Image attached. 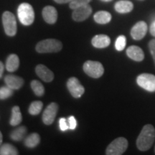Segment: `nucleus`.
Listing matches in <instances>:
<instances>
[{"label": "nucleus", "instance_id": "1", "mask_svg": "<svg viewBox=\"0 0 155 155\" xmlns=\"http://www.w3.org/2000/svg\"><path fill=\"white\" fill-rule=\"evenodd\" d=\"M155 139V129L152 125L147 124L141 129L137 139V147L140 151L150 150Z\"/></svg>", "mask_w": 155, "mask_h": 155}, {"label": "nucleus", "instance_id": "2", "mask_svg": "<svg viewBox=\"0 0 155 155\" xmlns=\"http://www.w3.org/2000/svg\"><path fill=\"white\" fill-rule=\"evenodd\" d=\"M63 45L55 39H47L38 42L36 45L37 52L40 53H57L61 51Z\"/></svg>", "mask_w": 155, "mask_h": 155}, {"label": "nucleus", "instance_id": "3", "mask_svg": "<svg viewBox=\"0 0 155 155\" xmlns=\"http://www.w3.org/2000/svg\"><path fill=\"white\" fill-rule=\"evenodd\" d=\"M18 18L23 25L29 26L32 25L35 19L34 9L30 4L22 3L19 6L17 9Z\"/></svg>", "mask_w": 155, "mask_h": 155}, {"label": "nucleus", "instance_id": "4", "mask_svg": "<svg viewBox=\"0 0 155 155\" xmlns=\"http://www.w3.org/2000/svg\"><path fill=\"white\" fill-rule=\"evenodd\" d=\"M128 147V141L124 137H119L112 141L106 150L107 155H121Z\"/></svg>", "mask_w": 155, "mask_h": 155}, {"label": "nucleus", "instance_id": "5", "mask_svg": "<svg viewBox=\"0 0 155 155\" xmlns=\"http://www.w3.org/2000/svg\"><path fill=\"white\" fill-rule=\"evenodd\" d=\"M83 71L88 76L98 78L101 77L104 73L103 65L98 61H88L83 64Z\"/></svg>", "mask_w": 155, "mask_h": 155}, {"label": "nucleus", "instance_id": "6", "mask_svg": "<svg viewBox=\"0 0 155 155\" xmlns=\"http://www.w3.org/2000/svg\"><path fill=\"white\" fill-rule=\"evenodd\" d=\"M2 23L5 33L13 37L17 33V22L15 15L10 12L6 11L2 15Z\"/></svg>", "mask_w": 155, "mask_h": 155}, {"label": "nucleus", "instance_id": "7", "mask_svg": "<svg viewBox=\"0 0 155 155\" xmlns=\"http://www.w3.org/2000/svg\"><path fill=\"white\" fill-rule=\"evenodd\" d=\"M137 83L141 88L147 91H155V75H154L142 73L137 77Z\"/></svg>", "mask_w": 155, "mask_h": 155}, {"label": "nucleus", "instance_id": "8", "mask_svg": "<svg viewBox=\"0 0 155 155\" xmlns=\"http://www.w3.org/2000/svg\"><path fill=\"white\" fill-rule=\"evenodd\" d=\"M67 87L69 92L74 98H80L85 92L84 87L75 77H71L68 79L67 82Z\"/></svg>", "mask_w": 155, "mask_h": 155}, {"label": "nucleus", "instance_id": "9", "mask_svg": "<svg viewBox=\"0 0 155 155\" xmlns=\"http://www.w3.org/2000/svg\"><path fill=\"white\" fill-rule=\"evenodd\" d=\"M58 111V105L56 103H51L47 106L42 114V121L45 124L50 125L53 123Z\"/></svg>", "mask_w": 155, "mask_h": 155}, {"label": "nucleus", "instance_id": "10", "mask_svg": "<svg viewBox=\"0 0 155 155\" xmlns=\"http://www.w3.org/2000/svg\"><path fill=\"white\" fill-rule=\"evenodd\" d=\"M91 7L89 5H87L73 9L72 17L76 22H82V21L86 20L87 18H88V17L91 15Z\"/></svg>", "mask_w": 155, "mask_h": 155}, {"label": "nucleus", "instance_id": "11", "mask_svg": "<svg viewBox=\"0 0 155 155\" xmlns=\"http://www.w3.org/2000/svg\"><path fill=\"white\" fill-rule=\"evenodd\" d=\"M148 27L144 21H140L134 25L131 30V35L134 40H140L146 35Z\"/></svg>", "mask_w": 155, "mask_h": 155}, {"label": "nucleus", "instance_id": "12", "mask_svg": "<svg viewBox=\"0 0 155 155\" xmlns=\"http://www.w3.org/2000/svg\"><path fill=\"white\" fill-rule=\"evenodd\" d=\"M35 72L36 74L38 75V77H40L45 82H51L54 78L53 73L44 65H37Z\"/></svg>", "mask_w": 155, "mask_h": 155}, {"label": "nucleus", "instance_id": "13", "mask_svg": "<svg viewBox=\"0 0 155 155\" xmlns=\"http://www.w3.org/2000/svg\"><path fill=\"white\" fill-rule=\"evenodd\" d=\"M44 20L48 24H54L58 19V12L53 6H47L42 10Z\"/></svg>", "mask_w": 155, "mask_h": 155}, {"label": "nucleus", "instance_id": "14", "mask_svg": "<svg viewBox=\"0 0 155 155\" xmlns=\"http://www.w3.org/2000/svg\"><path fill=\"white\" fill-rule=\"evenodd\" d=\"M6 85L13 90H18L24 84V80L22 78L14 75H7L5 78Z\"/></svg>", "mask_w": 155, "mask_h": 155}, {"label": "nucleus", "instance_id": "15", "mask_svg": "<svg viewBox=\"0 0 155 155\" xmlns=\"http://www.w3.org/2000/svg\"><path fill=\"white\" fill-rule=\"evenodd\" d=\"M127 55L129 58L134 61L140 62L144 58V53L141 48L138 46L132 45L127 48Z\"/></svg>", "mask_w": 155, "mask_h": 155}, {"label": "nucleus", "instance_id": "16", "mask_svg": "<svg viewBox=\"0 0 155 155\" xmlns=\"http://www.w3.org/2000/svg\"><path fill=\"white\" fill-rule=\"evenodd\" d=\"M93 46L96 48H107L111 43L110 38L106 35H98L94 36L91 40Z\"/></svg>", "mask_w": 155, "mask_h": 155}, {"label": "nucleus", "instance_id": "17", "mask_svg": "<svg viewBox=\"0 0 155 155\" xmlns=\"http://www.w3.org/2000/svg\"><path fill=\"white\" fill-rule=\"evenodd\" d=\"M114 8L117 12L121 13V14H126V13H129L133 10L134 5L130 1L121 0L115 4Z\"/></svg>", "mask_w": 155, "mask_h": 155}, {"label": "nucleus", "instance_id": "18", "mask_svg": "<svg viewBox=\"0 0 155 155\" xmlns=\"http://www.w3.org/2000/svg\"><path fill=\"white\" fill-rule=\"evenodd\" d=\"M19 65V59L16 54H11L6 61V68L9 72L17 71Z\"/></svg>", "mask_w": 155, "mask_h": 155}, {"label": "nucleus", "instance_id": "19", "mask_svg": "<svg viewBox=\"0 0 155 155\" xmlns=\"http://www.w3.org/2000/svg\"><path fill=\"white\" fill-rule=\"evenodd\" d=\"M94 18L98 24L105 25L111 20V15L106 11H99L94 15Z\"/></svg>", "mask_w": 155, "mask_h": 155}, {"label": "nucleus", "instance_id": "20", "mask_svg": "<svg viewBox=\"0 0 155 155\" xmlns=\"http://www.w3.org/2000/svg\"><path fill=\"white\" fill-rule=\"evenodd\" d=\"M22 121V116L21 114L19 107L17 106H15L12 108V116L10 119V124L13 127L17 126L21 123Z\"/></svg>", "mask_w": 155, "mask_h": 155}, {"label": "nucleus", "instance_id": "21", "mask_svg": "<svg viewBox=\"0 0 155 155\" xmlns=\"http://www.w3.org/2000/svg\"><path fill=\"white\" fill-rule=\"evenodd\" d=\"M40 141V137L38 134L32 133L25 139V145L29 148H34L38 146Z\"/></svg>", "mask_w": 155, "mask_h": 155}, {"label": "nucleus", "instance_id": "22", "mask_svg": "<svg viewBox=\"0 0 155 155\" xmlns=\"http://www.w3.org/2000/svg\"><path fill=\"white\" fill-rule=\"evenodd\" d=\"M27 133V128L24 127V126H22V127H19L17 128L16 129H15L14 131H12L10 137L11 139H13L14 141H21L22 139L24 138L25 136L26 135Z\"/></svg>", "mask_w": 155, "mask_h": 155}, {"label": "nucleus", "instance_id": "23", "mask_svg": "<svg viewBox=\"0 0 155 155\" xmlns=\"http://www.w3.org/2000/svg\"><path fill=\"white\" fill-rule=\"evenodd\" d=\"M18 154L16 147L10 144H5L0 147V155H17Z\"/></svg>", "mask_w": 155, "mask_h": 155}, {"label": "nucleus", "instance_id": "24", "mask_svg": "<svg viewBox=\"0 0 155 155\" xmlns=\"http://www.w3.org/2000/svg\"><path fill=\"white\" fill-rule=\"evenodd\" d=\"M31 88L35 93V94L38 96H42L45 94V88L40 81L34 80L30 83Z\"/></svg>", "mask_w": 155, "mask_h": 155}, {"label": "nucleus", "instance_id": "25", "mask_svg": "<svg viewBox=\"0 0 155 155\" xmlns=\"http://www.w3.org/2000/svg\"><path fill=\"white\" fill-rule=\"evenodd\" d=\"M42 106H43V104L42 101H35L30 104L29 107V113L31 115H38L42 111Z\"/></svg>", "mask_w": 155, "mask_h": 155}, {"label": "nucleus", "instance_id": "26", "mask_svg": "<svg viewBox=\"0 0 155 155\" xmlns=\"http://www.w3.org/2000/svg\"><path fill=\"white\" fill-rule=\"evenodd\" d=\"M13 94V89L8 86H3L0 88V99H7Z\"/></svg>", "mask_w": 155, "mask_h": 155}, {"label": "nucleus", "instance_id": "27", "mask_svg": "<svg viewBox=\"0 0 155 155\" xmlns=\"http://www.w3.org/2000/svg\"><path fill=\"white\" fill-rule=\"evenodd\" d=\"M127 45V39L124 35H120L116 39L115 42V48L118 51H121L124 49Z\"/></svg>", "mask_w": 155, "mask_h": 155}, {"label": "nucleus", "instance_id": "28", "mask_svg": "<svg viewBox=\"0 0 155 155\" xmlns=\"http://www.w3.org/2000/svg\"><path fill=\"white\" fill-rule=\"evenodd\" d=\"M91 1V0H73L70 2V8L75 9L80 7H82V6L89 5Z\"/></svg>", "mask_w": 155, "mask_h": 155}, {"label": "nucleus", "instance_id": "29", "mask_svg": "<svg viewBox=\"0 0 155 155\" xmlns=\"http://www.w3.org/2000/svg\"><path fill=\"white\" fill-rule=\"evenodd\" d=\"M59 126L61 130L63 131H66L69 129L68 124L67 120L65 119V118H61V119L59 120Z\"/></svg>", "mask_w": 155, "mask_h": 155}, {"label": "nucleus", "instance_id": "30", "mask_svg": "<svg viewBox=\"0 0 155 155\" xmlns=\"http://www.w3.org/2000/svg\"><path fill=\"white\" fill-rule=\"evenodd\" d=\"M68 127L70 129L73 130L77 127V121L75 120L74 116H70L68 119Z\"/></svg>", "mask_w": 155, "mask_h": 155}, {"label": "nucleus", "instance_id": "31", "mask_svg": "<svg viewBox=\"0 0 155 155\" xmlns=\"http://www.w3.org/2000/svg\"><path fill=\"white\" fill-rule=\"evenodd\" d=\"M149 48H150L151 55L152 56L154 63L155 64V39H153L149 42Z\"/></svg>", "mask_w": 155, "mask_h": 155}, {"label": "nucleus", "instance_id": "32", "mask_svg": "<svg viewBox=\"0 0 155 155\" xmlns=\"http://www.w3.org/2000/svg\"><path fill=\"white\" fill-rule=\"evenodd\" d=\"M150 33L152 36L155 37V20H154L150 26Z\"/></svg>", "mask_w": 155, "mask_h": 155}, {"label": "nucleus", "instance_id": "33", "mask_svg": "<svg viewBox=\"0 0 155 155\" xmlns=\"http://www.w3.org/2000/svg\"><path fill=\"white\" fill-rule=\"evenodd\" d=\"M55 2H57L58 4H65V3H70L71 1L73 0H54Z\"/></svg>", "mask_w": 155, "mask_h": 155}, {"label": "nucleus", "instance_id": "34", "mask_svg": "<svg viewBox=\"0 0 155 155\" xmlns=\"http://www.w3.org/2000/svg\"><path fill=\"white\" fill-rule=\"evenodd\" d=\"M4 69H5V67H4L3 63L0 61V78H1L2 76V75H3Z\"/></svg>", "mask_w": 155, "mask_h": 155}, {"label": "nucleus", "instance_id": "35", "mask_svg": "<svg viewBox=\"0 0 155 155\" xmlns=\"http://www.w3.org/2000/svg\"><path fill=\"white\" fill-rule=\"evenodd\" d=\"M2 143V134L1 131H0V145Z\"/></svg>", "mask_w": 155, "mask_h": 155}, {"label": "nucleus", "instance_id": "36", "mask_svg": "<svg viewBox=\"0 0 155 155\" xmlns=\"http://www.w3.org/2000/svg\"><path fill=\"white\" fill-rule=\"evenodd\" d=\"M103 2H111L112 0H101Z\"/></svg>", "mask_w": 155, "mask_h": 155}, {"label": "nucleus", "instance_id": "37", "mask_svg": "<svg viewBox=\"0 0 155 155\" xmlns=\"http://www.w3.org/2000/svg\"><path fill=\"white\" fill-rule=\"evenodd\" d=\"M154 151H155V149H154Z\"/></svg>", "mask_w": 155, "mask_h": 155}]
</instances>
